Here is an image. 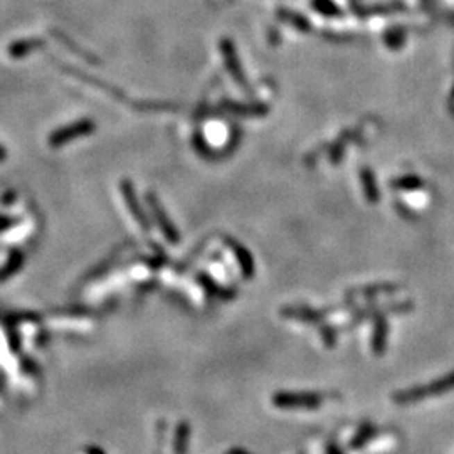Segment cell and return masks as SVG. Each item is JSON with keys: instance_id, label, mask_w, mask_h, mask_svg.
<instances>
[{"instance_id": "3957f363", "label": "cell", "mask_w": 454, "mask_h": 454, "mask_svg": "<svg viewBox=\"0 0 454 454\" xmlns=\"http://www.w3.org/2000/svg\"><path fill=\"white\" fill-rule=\"evenodd\" d=\"M94 128H96V125H94L93 119H79V121H74L71 125L53 131L49 137V145L53 149H61V146L67 145V143H71L73 140H78V138L93 133Z\"/></svg>"}, {"instance_id": "9c48e42d", "label": "cell", "mask_w": 454, "mask_h": 454, "mask_svg": "<svg viewBox=\"0 0 454 454\" xmlns=\"http://www.w3.org/2000/svg\"><path fill=\"white\" fill-rule=\"evenodd\" d=\"M313 9L320 12L325 17H338L342 14V10L338 9L337 3L333 0H312Z\"/></svg>"}, {"instance_id": "4fadbf2b", "label": "cell", "mask_w": 454, "mask_h": 454, "mask_svg": "<svg viewBox=\"0 0 454 454\" xmlns=\"http://www.w3.org/2000/svg\"><path fill=\"white\" fill-rule=\"evenodd\" d=\"M86 454H106L103 451L101 448H98V446H90V448H86Z\"/></svg>"}, {"instance_id": "7a4b0ae2", "label": "cell", "mask_w": 454, "mask_h": 454, "mask_svg": "<svg viewBox=\"0 0 454 454\" xmlns=\"http://www.w3.org/2000/svg\"><path fill=\"white\" fill-rule=\"evenodd\" d=\"M454 389V373H449L439 380L432 382L429 385H417V387L401 390L394 396V402L397 404H409V402H417L422 399H429V397L441 396V394L448 392V390Z\"/></svg>"}, {"instance_id": "6da1fadb", "label": "cell", "mask_w": 454, "mask_h": 454, "mask_svg": "<svg viewBox=\"0 0 454 454\" xmlns=\"http://www.w3.org/2000/svg\"><path fill=\"white\" fill-rule=\"evenodd\" d=\"M325 397L318 392H278L274 394L273 405L285 411H312L323 404Z\"/></svg>"}, {"instance_id": "9a60e30c", "label": "cell", "mask_w": 454, "mask_h": 454, "mask_svg": "<svg viewBox=\"0 0 454 454\" xmlns=\"http://www.w3.org/2000/svg\"><path fill=\"white\" fill-rule=\"evenodd\" d=\"M328 454H344V453H342L337 446H332V448L328 449Z\"/></svg>"}, {"instance_id": "7c38bea8", "label": "cell", "mask_w": 454, "mask_h": 454, "mask_svg": "<svg viewBox=\"0 0 454 454\" xmlns=\"http://www.w3.org/2000/svg\"><path fill=\"white\" fill-rule=\"evenodd\" d=\"M15 224H17V221H15L14 217L0 216V233H3V230H9L10 227H14Z\"/></svg>"}, {"instance_id": "5b68a950", "label": "cell", "mask_w": 454, "mask_h": 454, "mask_svg": "<svg viewBox=\"0 0 454 454\" xmlns=\"http://www.w3.org/2000/svg\"><path fill=\"white\" fill-rule=\"evenodd\" d=\"M24 262H26V256H24L22 251L19 249L10 251L9 260H7L6 264L0 268V283H6L9 281L10 278H14L15 274L24 268Z\"/></svg>"}, {"instance_id": "8992f818", "label": "cell", "mask_w": 454, "mask_h": 454, "mask_svg": "<svg viewBox=\"0 0 454 454\" xmlns=\"http://www.w3.org/2000/svg\"><path fill=\"white\" fill-rule=\"evenodd\" d=\"M221 51L226 56V65L230 69V73L234 74V78H237L239 81L242 83V74H241V66H239L236 51H234V46L230 41H222L221 42Z\"/></svg>"}, {"instance_id": "8fae6325", "label": "cell", "mask_w": 454, "mask_h": 454, "mask_svg": "<svg viewBox=\"0 0 454 454\" xmlns=\"http://www.w3.org/2000/svg\"><path fill=\"white\" fill-rule=\"evenodd\" d=\"M372 434H373V428H372V426H365L364 431H362L360 434H357V437H355V439H353L352 446H353V448H357V446L365 444V441L370 439V437H372Z\"/></svg>"}, {"instance_id": "52a82bcc", "label": "cell", "mask_w": 454, "mask_h": 454, "mask_svg": "<svg viewBox=\"0 0 454 454\" xmlns=\"http://www.w3.org/2000/svg\"><path fill=\"white\" fill-rule=\"evenodd\" d=\"M121 189H123V195H125V199H126V204L130 205L131 210H133V216L137 217V221L140 222V224H143V227H149V222H146L145 214H143L142 210L137 207V201H135V194H133V189H131V185L126 184V182H123Z\"/></svg>"}, {"instance_id": "277c9868", "label": "cell", "mask_w": 454, "mask_h": 454, "mask_svg": "<svg viewBox=\"0 0 454 454\" xmlns=\"http://www.w3.org/2000/svg\"><path fill=\"white\" fill-rule=\"evenodd\" d=\"M44 39L41 37H26V39H17L7 47V54L10 56L12 59H24L29 54L35 53V51L42 49L44 47Z\"/></svg>"}, {"instance_id": "30bf717a", "label": "cell", "mask_w": 454, "mask_h": 454, "mask_svg": "<svg viewBox=\"0 0 454 454\" xmlns=\"http://www.w3.org/2000/svg\"><path fill=\"white\" fill-rule=\"evenodd\" d=\"M189 424L182 422L177 429V436H175V454H185L187 444H189Z\"/></svg>"}, {"instance_id": "2e32d148", "label": "cell", "mask_w": 454, "mask_h": 454, "mask_svg": "<svg viewBox=\"0 0 454 454\" xmlns=\"http://www.w3.org/2000/svg\"><path fill=\"white\" fill-rule=\"evenodd\" d=\"M230 454H248V453H244V451H239V449H236V451H233Z\"/></svg>"}, {"instance_id": "ba28073f", "label": "cell", "mask_w": 454, "mask_h": 454, "mask_svg": "<svg viewBox=\"0 0 454 454\" xmlns=\"http://www.w3.org/2000/svg\"><path fill=\"white\" fill-rule=\"evenodd\" d=\"M280 17H281L283 21H285V22L293 24V26L296 27L298 31H301V33H308V31H310V22L306 21V19L303 17V15L296 14V12L281 9V10H280Z\"/></svg>"}, {"instance_id": "5bb4252c", "label": "cell", "mask_w": 454, "mask_h": 454, "mask_svg": "<svg viewBox=\"0 0 454 454\" xmlns=\"http://www.w3.org/2000/svg\"><path fill=\"white\" fill-rule=\"evenodd\" d=\"M6 158H7V151H6V149H3L2 145H0V162H3V160H6Z\"/></svg>"}]
</instances>
